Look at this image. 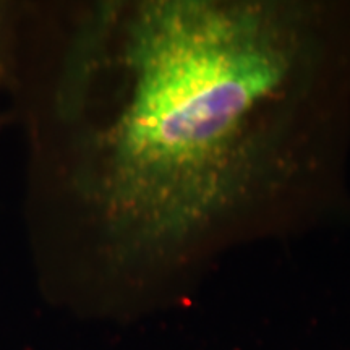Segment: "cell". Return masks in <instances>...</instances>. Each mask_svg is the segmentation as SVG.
<instances>
[{"label": "cell", "instance_id": "cell-1", "mask_svg": "<svg viewBox=\"0 0 350 350\" xmlns=\"http://www.w3.org/2000/svg\"><path fill=\"white\" fill-rule=\"evenodd\" d=\"M336 25L314 0H142L98 15L83 62L109 86L73 188L107 268L151 304L321 216Z\"/></svg>", "mask_w": 350, "mask_h": 350}]
</instances>
